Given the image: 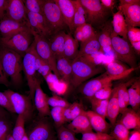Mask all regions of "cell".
<instances>
[{"mask_svg":"<svg viewBox=\"0 0 140 140\" xmlns=\"http://www.w3.org/2000/svg\"><path fill=\"white\" fill-rule=\"evenodd\" d=\"M0 45V59L5 73L13 85L19 86L23 81V57L15 52Z\"/></svg>","mask_w":140,"mask_h":140,"instance_id":"1","label":"cell"},{"mask_svg":"<svg viewBox=\"0 0 140 140\" xmlns=\"http://www.w3.org/2000/svg\"><path fill=\"white\" fill-rule=\"evenodd\" d=\"M85 11L86 23L99 30L109 20L112 11L103 6L99 0H79Z\"/></svg>","mask_w":140,"mask_h":140,"instance_id":"2","label":"cell"},{"mask_svg":"<svg viewBox=\"0 0 140 140\" xmlns=\"http://www.w3.org/2000/svg\"><path fill=\"white\" fill-rule=\"evenodd\" d=\"M72 67L71 84L75 88L89 78L104 71L101 67L94 66L81 58L74 60L72 63Z\"/></svg>","mask_w":140,"mask_h":140,"instance_id":"3","label":"cell"},{"mask_svg":"<svg viewBox=\"0 0 140 140\" xmlns=\"http://www.w3.org/2000/svg\"><path fill=\"white\" fill-rule=\"evenodd\" d=\"M112 50L118 60L127 64L131 68H137L135 52L128 39H125L113 31L111 35Z\"/></svg>","mask_w":140,"mask_h":140,"instance_id":"4","label":"cell"},{"mask_svg":"<svg viewBox=\"0 0 140 140\" xmlns=\"http://www.w3.org/2000/svg\"><path fill=\"white\" fill-rule=\"evenodd\" d=\"M3 92L9 99L15 113L22 115L25 122L31 120L34 106L29 95H23L10 89L5 90Z\"/></svg>","mask_w":140,"mask_h":140,"instance_id":"5","label":"cell"},{"mask_svg":"<svg viewBox=\"0 0 140 140\" xmlns=\"http://www.w3.org/2000/svg\"><path fill=\"white\" fill-rule=\"evenodd\" d=\"M44 16L51 31L52 35L68 28L60 9L54 0H45L42 10Z\"/></svg>","mask_w":140,"mask_h":140,"instance_id":"6","label":"cell"},{"mask_svg":"<svg viewBox=\"0 0 140 140\" xmlns=\"http://www.w3.org/2000/svg\"><path fill=\"white\" fill-rule=\"evenodd\" d=\"M37 55L33 41L27 51L23 59V71L27 82L29 89V95L31 97L33 105L35 92L36 71L35 61Z\"/></svg>","mask_w":140,"mask_h":140,"instance_id":"7","label":"cell"},{"mask_svg":"<svg viewBox=\"0 0 140 140\" xmlns=\"http://www.w3.org/2000/svg\"><path fill=\"white\" fill-rule=\"evenodd\" d=\"M34 38L30 29L21 32L8 40L0 41V45L20 54L23 58Z\"/></svg>","mask_w":140,"mask_h":140,"instance_id":"8","label":"cell"},{"mask_svg":"<svg viewBox=\"0 0 140 140\" xmlns=\"http://www.w3.org/2000/svg\"><path fill=\"white\" fill-rule=\"evenodd\" d=\"M32 34L37 54L49 65L53 73L61 79L57 69L56 58L51 51L48 39L37 34Z\"/></svg>","mask_w":140,"mask_h":140,"instance_id":"9","label":"cell"},{"mask_svg":"<svg viewBox=\"0 0 140 140\" xmlns=\"http://www.w3.org/2000/svg\"><path fill=\"white\" fill-rule=\"evenodd\" d=\"M114 80H116L115 77L109 76L105 72L99 76L83 83L77 88L79 92L89 100L100 89Z\"/></svg>","mask_w":140,"mask_h":140,"instance_id":"10","label":"cell"},{"mask_svg":"<svg viewBox=\"0 0 140 140\" xmlns=\"http://www.w3.org/2000/svg\"><path fill=\"white\" fill-rule=\"evenodd\" d=\"M26 14L32 33L39 35L47 39L52 35L48 25L42 15L30 12L27 10Z\"/></svg>","mask_w":140,"mask_h":140,"instance_id":"11","label":"cell"},{"mask_svg":"<svg viewBox=\"0 0 140 140\" xmlns=\"http://www.w3.org/2000/svg\"><path fill=\"white\" fill-rule=\"evenodd\" d=\"M5 17L30 26L26 9L22 0H8Z\"/></svg>","mask_w":140,"mask_h":140,"instance_id":"12","label":"cell"},{"mask_svg":"<svg viewBox=\"0 0 140 140\" xmlns=\"http://www.w3.org/2000/svg\"><path fill=\"white\" fill-rule=\"evenodd\" d=\"M30 29L27 24L19 23L5 17L0 21V41L7 40L19 33Z\"/></svg>","mask_w":140,"mask_h":140,"instance_id":"13","label":"cell"},{"mask_svg":"<svg viewBox=\"0 0 140 140\" xmlns=\"http://www.w3.org/2000/svg\"><path fill=\"white\" fill-rule=\"evenodd\" d=\"M45 118H40L26 134L29 140H47L54 135L51 124Z\"/></svg>","mask_w":140,"mask_h":140,"instance_id":"14","label":"cell"},{"mask_svg":"<svg viewBox=\"0 0 140 140\" xmlns=\"http://www.w3.org/2000/svg\"><path fill=\"white\" fill-rule=\"evenodd\" d=\"M48 97L42 90L40 81L37 79L36 82L33 105L37 110L40 118L50 116V111L47 102Z\"/></svg>","mask_w":140,"mask_h":140,"instance_id":"15","label":"cell"},{"mask_svg":"<svg viewBox=\"0 0 140 140\" xmlns=\"http://www.w3.org/2000/svg\"><path fill=\"white\" fill-rule=\"evenodd\" d=\"M127 26L136 27L140 26V4L120 5Z\"/></svg>","mask_w":140,"mask_h":140,"instance_id":"16","label":"cell"},{"mask_svg":"<svg viewBox=\"0 0 140 140\" xmlns=\"http://www.w3.org/2000/svg\"><path fill=\"white\" fill-rule=\"evenodd\" d=\"M58 6L64 20L69 31L70 34L74 33L73 19L75 8L71 0H54Z\"/></svg>","mask_w":140,"mask_h":140,"instance_id":"17","label":"cell"},{"mask_svg":"<svg viewBox=\"0 0 140 140\" xmlns=\"http://www.w3.org/2000/svg\"><path fill=\"white\" fill-rule=\"evenodd\" d=\"M98 32L97 35L100 46V52L103 53L112 50L111 35L113 31L111 21L109 20Z\"/></svg>","mask_w":140,"mask_h":140,"instance_id":"18","label":"cell"},{"mask_svg":"<svg viewBox=\"0 0 140 140\" xmlns=\"http://www.w3.org/2000/svg\"><path fill=\"white\" fill-rule=\"evenodd\" d=\"M140 110L136 111L132 108H127L122 113L119 122L129 130H140Z\"/></svg>","mask_w":140,"mask_h":140,"instance_id":"19","label":"cell"},{"mask_svg":"<svg viewBox=\"0 0 140 140\" xmlns=\"http://www.w3.org/2000/svg\"><path fill=\"white\" fill-rule=\"evenodd\" d=\"M66 127L75 134L93 131L85 111L70 122Z\"/></svg>","mask_w":140,"mask_h":140,"instance_id":"20","label":"cell"},{"mask_svg":"<svg viewBox=\"0 0 140 140\" xmlns=\"http://www.w3.org/2000/svg\"><path fill=\"white\" fill-rule=\"evenodd\" d=\"M107 75L116 77L121 79L126 77L137 69L129 68L121 62L116 60L106 65Z\"/></svg>","mask_w":140,"mask_h":140,"instance_id":"21","label":"cell"},{"mask_svg":"<svg viewBox=\"0 0 140 140\" xmlns=\"http://www.w3.org/2000/svg\"><path fill=\"white\" fill-rule=\"evenodd\" d=\"M92 128L96 132L108 134L111 125L106 121L105 118L92 110L85 111Z\"/></svg>","mask_w":140,"mask_h":140,"instance_id":"22","label":"cell"},{"mask_svg":"<svg viewBox=\"0 0 140 140\" xmlns=\"http://www.w3.org/2000/svg\"><path fill=\"white\" fill-rule=\"evenodd\" d=\"M120 109L117 98V86L113 89L109 99L107 106L106 117L113 127L116 122V119L119 113Z\"/></svg>","mask_w":140,"mask_h":140,"instance_id":"23","label":"cell"},{"mask_svg":"<svg viewBox=\"0 0 140 140\" xmlns=\"http://www.w3.org/2000/svg\"><path fill=\"white\" fill-rule=\"evenodd\" d=\"M57 68L61 79L68 85L71 84L72 74V62L64 56L56 57Z\"/></svg>","mask_w":140,"mask_h":140,"instance_id":"24","label":"cell"},{"mask_svg":"<svg viewBox=\"0 0 140 140\" xmlns=\"http://www.w3.org/2000/svg\"><path fill=\"white\" fill-rule=\"evenodd\" d=\"M66 34L64 31L59 32L48 39L51 49L56 57L64 56V48Z\"/></svg>","mask_w":140,"mask_h":140,"instance_id":"25","label":"cell"},{"mask_svg":"<svg viewBox=\"0 0 140 140\" xmlns=\"http://www.w3.org/2000/svg\"><path fill=\"white\" fill-rule=\"evenodd\" d=\"M100 46L96 34L94 37L81 42L78 53L75 59L100 51Z\"/></svg>","mask_w":140,"mask_h":140,"instance_id":"26","label":"cell"},{"mask_svg":"<svg viewBox=\"0 0 140 140\" xmlns=\"http://www.w3.org/2000/svg\"><path fill=\"white\" fill-rule=\"evenodd\" d=\"M113 31L117 35L125 39H128L127 25L121 10L119 9L115 13H113V19L111 21Z\"/></svg>","mask_w":140,"mask_h":140,"instance_id":"27","label":"cell"},{"mask_svg":"<svg viewBox=\"0 0 140 140\" xmlns=\"http://www.w3.org/2000/svg\"><path fill=\"white\" fill-rule=\"evenodd\" d=\"M78 42L71 34H66L64 43V56L72 62L76 58L78 53Z\"/></svg>","mask_w":140,"mask_h":140,"instance_id":"28","label":"cell"},{"mask_svg":"<svg viewBox=\"0 0 140 140\" xmlns=\"http://www.w3.org/2000/svg\"><path fill=\"white\" fill-rule=\"evenodd\" d=\"M128 89L129 105L136 111L140 110V79H136Z\"/></svg>","mask_w":140,"mask_h":140,"instance_id":"29","label":"cell"},{"mask_svg":"<svg viewBox=\"0 0 140 140\" xmlns=\"http://www.w3.org/2000/svg\"><path fill=\"white\" fill-rule=\"evenodd\" d=\"M83 105L80 102H74L65 108L63 114L65 122H71L85 112Z\"/></svg>","mask_w":140,"mask_h":140,"instance_id":"30","label":"cell"},{"mask_svg":"<svg viewBox=\"0 0 140 140\" xmlns=\"http://www.w3.org/2000/svg\"><path fill=\"white\" fill-rule=\"evenodd\" d=\"M108 100H101L93 97L91 98L89 100L91 105V110L105 118Z\"/></svg>","mask_w":140,"mask_h":140,"instance_id":"31","label":"cell"},{"mask_svg":"<svg viewBox=\"0 0 140 140\" xmlns=\"http://www.w3.org/2000/svg\"><path fill=\"white\" fill-rule=\"evenodd\" d=\"M110 134L114 140H128L129 136V130L119 121L116 122Z\"/></svg>","mask_w":140,"mask_h":140,"instance_id":"32","label":"cell"},{"mask_svg":"<svg viewBox=\"0 0 140 140\" xmlns=\"http://www.w3.org/2000/svg\"><path fill=\"white\" fill-rule=\"evenodd\" d=\"M25 122L23 116L18 115L11 134L15 140H21L26 134L24 128Z\"/></svg>","mask_w":140,"mask_h":140,"instance_id":"33","label":"cell"},{"mask_svg":"<svg viewBox=\"0 0 140 140\" xmlns=\"http://www.w3.org/2000/svg\"><path fill=\"white\" fill-rule=\"evenodd\" d=\"M26 10L30 12L43 15L42 10L45 0H22Z\"/></svg>","mask_w":140,"mask_h":140,"instance_id":"34","label":"cell"},{"mask_svg":"<svg viewBox=\"0 0 140 140\" xmlns=\"http://www.w3.org/2000/svg\"><path fill=\"white\" fill-rule=\"evenodd\" d=\"M64 108L60 107H52L50 110V116L57 128L63 125L65 122L63 114Z\"/></svg>","mask_w":140,"mask_h":140,"instance_id":"35","label":"cell"},{"mask_svg":"<svg viewBox=\"0 0 140 140\" xmlns=\"http://www.w3.org/2000/svg\"><path fill=\"white\" fill-rule=\"evenodd\" d=\"M82 134L81 140H114L113 138L108 134L92 132Z\"/></svg>","mask_w":140,"mask_h":140,"instance_id":"36","label":"cell"},{"mask_svg":"<svg viewBox=\"0 0 140 140\" xmlns=\"http://www.w3.org/2000/svg\"><path fill=\"white\" fill-rule=\"evenodd\" d=\"M47 102L49 106L52 107L66 108L69 107L71 104L66 100L55 94L52 96L48 97Z\"/></svg>","mask_w":140,"mask_h":140,"instance_id":"37","label":"cell"},{"mask_svg":"<svg viewBox=\"0 0 140 140\" xmlns=\"http://www.w3.org/2000/svg\"><path fill=\"white\" fill-rule=\"evenodd\" d=\"M57 128L58 140H79L76 137L75 133L64 125Z\"/></svg>","mask_w":140,"mask_h":140,"instance_id":"38","label":"cell"},{"mask_svg":"<svg viewBox=\"0 0 140 140\" xmlns=\"http://www.w3.org/2000/svg\"><path fill=\"white\" fill-rule=\"evenodd\" d=\"M112 85L111 82L103 86L95 93L93 97L102 100L109 99L113 90Z\"/></svg>","mask_w":140,"mask_h":140,"instance_id":"39","label":"cell"},{"mask_svg":"<svg viewBox=\"0 0 140 140\" xmlns=\"http://www.w3.org/2000/svg\"><path fill=\"white\" fill-rule=\"evenodd\" d=\"M103 53L99 51L91 54L82 57L84 60L91 64L95 66H98L102 62V57Z\"/></svg>","mask_w":140,"mask_h":140,"instance_id":"40","label":"cell"},{"mask_svg":"<svg viewBox=\"0 0 140 140\" xmlns=\"http://www.w3.org/2000/svg\"><path fill=\"white\" fill-rule=\"evenodd\" d=\"M6 118L0 117V140H5L10 133L11 124Z\"/></svg>","mask_w":140,"mask_h":140,"instance_id":"41","label":"cell"},{"mask_svg":"<svg viewBox=\"0 0 140 140\" xmlns=\"http://www.w3.org/2000/svg\"><path fill=\"white\" fill-rule=\"evenodd\" d=\"M124 83L119 85L117 86V98L119 105V113L121 114L127 108L124 99L123 89Z\"/></svg>","mask_w":140,"mask_h":140,"instance_id":"42","label":"cell"},{"mask_svg":"<svg viewBox=\"0 0 140 140\" xmlns=\"http://www.w3.org/2000/svg\"><path fill=\"white\" fill-rule=\"evenodd\" d=\"M127 36L130 43L140 41V29L127 26Z\"/></svg>","mask_w":140,"mask_h":140,"instance_id":"43","label":"cell"},{"mask_svg":"<svg viewBox=\"0 0 140 140\" xmlns=\"http://www.w3.org/2000/svg\"><path fill=\"white\" fill-rule=\"evenodd\" d=\"M81 27L83 38L82 41L94 37L97 34V32L96 31L92 26L89 24L86 23L81 26Z\"/></svg>","mask_w":140,"mask_h":140,"instance_id":"44","label":"cell"},{"mask_svg":"<svg viewBox=\"0 0 140 140\" xmlns=\"http://www.w3.org/2000/svg\"><path fill=\"white\" fill-rule=\"evenodd\" d=\"M0 106L8 111L15 113L11 104L8 97L4 93L0 92Z\"/></svg>","mask_w":140,"mask_h":140,"instance_id":"45","label":"cell"},{"mask_svg":"<svg viewBox=\"0 0 140 140\" xmlns=\"http://www.w3.org/2000/svg\"><path fill=\"white\" fill-rule=\"evenodd\" d=\"M86 23L85 16L79 14L75 10L73 19V26L75 30L77 27L81 26Z\"/></svg>","mask_w":140,"mask_h":140,"instance_id":"46","label":"cell"},{"mask_svg":"<svg viewBox=\"0 0 140 140\" xmlns=\"http://www.w3.org/2000/svg\"><path fill=\"white\" fill-rule=\"evenodd\" d=\"M45 79L49 74L52 72L51 69L49 65L45 62L37 71Z\"/></svg>","mask_w":140,"mask_h":140,"instance_id":"47","label":"cell"},{"mask_svg":"<svg viewBox=\"0 0 140 140\" xmlns=\"http://www.w3.org/2000/svg\"><path fill=\"white\" fill-rule=\"evenodd\" d=\"M0 84L7 87L10 86V83L9 81L3 68L0 59Z\"/></svg>","mask_w":140,"mask_h":140,"instance_id":"48","label":"cell"},{"mask_svg":"<svg viewBox=\"0 0 140 140\" xmlns=\"http://www.w3.org/2000/svg\"><path fill=\"white\" fill-rule=\"evenodd\" d=\"M8 0H0V21L5 17Z\"/></svg>","mask_w":140,"mask_h":140,"instance_id":"49","label":"cell"},{"mask_svg":"<svg viewBox=\"0 0 140 140\" xmlns=\"http://www.w3.org/2000/svg\"><path fill=\"white\" fill-rule=\"evenodd\" d=\"M75 10L79 14L85 16V11L79 0H72Z\"/></svg>","mask_w":140,"mask_h":140,"instance_id":"50","label":"cell"},{"mask_svg":"<svg viewBox=\"0 0 140 140\" xmlns=\"http://www.w3.org/2000/svg\"><path fill=\"white\" fill-rule=\"evenodd\" d=\"M102 5L106 8L113 10L115 5L116 1L114 0H100Z\"/></svg>","mask_w":140,"mask_h":140,"instance_id":"51","label":"cell"},{"mask_svg":"<svg viewBox=\"0 0 140 140\" xmlns=\"http://www.w3.org/2000/svg\"><path fill=\"white\" fill-rule=\"evenodd\" d=\"M74 39L78 41L81 42L83 40V35L81 26L77 27L74 32Z\"/></svg>","mask_w":140,"mask_h":140,"instance_id":"52","label":"cell"},{"mask_svg":"<svg viewBox=\"0 0 140 140\" xmlns=\"http://www.w3.org/2000/svg\"><path fill=\"white\" fill-rule=\"evenodd\" d=\"M120 5L127 4H140V0H120Z\"/></svg>","mask_w":140,"mask_h":140,"instance_id":"53","label":"cell"},{"mask_svg":"<svg viewBox=\"0 0 140 140\" xmlns=\"http://www.w3.org/2000/svg\"><path fill=\"white\" fill-rule=\"evenodd\" d=\"M135 52L138 55L140 54V41L130 43Z\"/></svg>","mask_w":140,"mask_h":140,"instance_id":"54","label":"cell"},{"mask_svg":"<svg viewBox=\"0 0 140 140\" xmlns=\"http://www.w3.org/2000/svg\"><path fill=\"white\" fill-rule=\"evenodd\" d=\"M128 140H140V131L135 130L132 132Z\"/></svg>","mask_w":140,"mask_h":140,"instance_id":"55","label":"cell"},{"mask_svg":"<svg viewBox=\"0 0 140 140\" xmlns=\"http://www.w3.org/2000/svg\"><path fill=\"white\" fill-rule=\"evenodd\" d=\"M7 113L3 108L0 106V117L6 118Z\"/></svg>","mask_w":140,"mask_h":140,"instance_id":"56","label":"cell"},{"mask_svg":"<svg viewBox=\"0 0 140 140\" xmlns=\"http://www.w3.org/2000/svg\"><path fill=\"white\" fill-rule=\"evenodd\" d=\"M5 140H15L12 137L11 134L10 132L6 137Z\"/></svg>","mask_w":140,"mask_h":140,"instance_id":"57","label":"cell"},{"mask_svg":"<svg viewBox=\"0 0 140 140\" xmlns=\"http://www.w3.org/2000/svg\"><path fill=\"white\" fill-rule=\"evenodd\" d=\"M47 140H57V137L54 135Z\"/></svg>","mask_w":140,"mask_h":140,"instance_id":"58","label":"cell"},{"mask_svg":"<svg viewBox=\"0 0 140 140\" xmlns=\"http://www.w3.org/2000/svg\"><path fill=\"white\" fill-rule=\"evenodd\" d=\"M21 140H29L26 133Z\"/></svg>","mask_w":140,"mask_h":140,"instance_id":"59","label":"cell"}]
</instances>
